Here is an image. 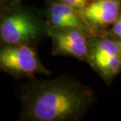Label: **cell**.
I'll list each match as a JSON object with an SVG mask.
<instances>
[{
  "label": "cell",
  "instance_id": "5b68a950",
  "mask_svg": "<svg viewBox=\"0 0 121 121\" xmlns=\"http://www.w3.org/2000/svg\"><path fill=\"white\" fill-rule=\"evenodd\" d=\"M51 39V52L54 56L74 57L86 62L89 39L92 35L78 28H61L47 30Z\"/></svg>",
  "mask_w": 121,
  "mask_h": 121
},
{
  "label": "cell",
  "instance_id": "30bf717a",
  "mask_svg": "<svg viewBox=\"0 0 121 121\" xmlns=\"http://www.w3.org/2000/svg\"><path fill=\"white\" fill-rule=\"evenodd\" d=\"M15 1H22V0H0V4H4L9 2H15Z\"/></svg>",
  "mask_w": 121,
  "mask_h": 121
},
{
  "label": "cell",
  "instance_id": "8fae6325",
  "mask_svg": "<svg viewBox=\"0 0 121 121\" xmlns=\"http://www.w3.org/2000/svg\"><path fill=\"white\" fill-rule=\"evenodd\" d=\"M117 40H118V43H119V45H120V51H121V39L117 38Z\"/></svg>",
  "mask_w": 121,
  "mask_h": 121
},
{
  "label": "cell",
  "instance_id": "277c9868",
  "mask_svg": "<svg viewBox=\"0 0 121 121\" xmlns=\"http://www.w3.org/2000/svg\"><path fill=\"white\" fill-rule=\"evenodd\" d=\"M36 47L26 44H1L0 69L16 79H32L36 75L50 76Z\"/></svg>",
  "mask_w": 121,
  "mask_h": 121
},
{
  "label": "cell",
  "instance_id": "6da1fadb",
  "mask_svg": "<svg viewBox=\"0 0 121 121\" xmlns=\"http://www.w3.org/2000/svg\"><path fill=\"white\" fill-rule=\"evenodd\" d=\"M18 97L22 121H76L95 101L90 86L69 75L54 79H28Z\"/></svg>",
  "mask_w": 121,
  "mask_h": 121
},
{
  "label": "cell",
  "instance_id": "7a4b0ae2",
  "mask_svg": "<svg viewBox=\"0 0 121 121\" xmlns=\"http://www.w3.org/2000/svg\"><path fill=\"white\" fill-rule=\"evenodd\" d=\"M1 44H26L36 47L48 36L44 11L22 1L0 4Z\"/></svg>",
  "mask_w": 121,
  "mask_h": 121
},
{
  "label": "cell",
  "instance_id": "7c38bea8",
  "mask_svg": "<svg viewBox=\"0 0 121 121\" xmlns=\"http://www.w3.org/2000/svg\"><path fill=\"white\" fill-rule=\"evenodd\" d=\"M120 2H121V0H120Z\"/></svg>",
  "mask_w": 121,
  "mask_h": 121
},
{
  "label": "cell",
  "instance_id": "3957f363",
  "mask_svg": "<svg viewBox=\"0 0 121 121\" xmlns=\"http://www.w3.org/2000/svg\"><path fill=\"white\" fill-rule=\"evenodd\" d=\"M86 63L107 85L111 84L121 72V51L117 38L108 31L91 35Z\"/></svg>",
  "mask_w": 121,
  "mask_h": 121
},
{
  "label": "cell",
  "instance_id": "8992f818",
  "mask_svg": "<svg viewBox=\"0 0 121 121\" xmlns=\"http://www.w3.org/2000/svg\"><path fill=\"white\" fill-rule=\"evenodd\" d=\"M44 11L47 30L61 28H81L91 35H94L83 14L72 7L55 0H45Z\"/></svg>",
  "mask_w": 121,
  "mask_h": 121
},
{
  "label": "cell",
  "instance_id": "ba28073f",
  "mask_svg": "<svg viewBox=\"0 0 121 121\" xmlns=\"http://www.w3.org/2000/svg\"><path fill=\"white\" fill-rule=\"evenodd\" d=\"M57 2H61L63 4H65L67 6H69L74 8L76 10L79 11L80 13L91 3L94 0H55Z\"/></svg>",
  "mask_w": 121,
  "mask_h": 121
},
{
  "label": "cell",
  "instance_id": "9c48e42d",
  "mask_svg": "<svg viewBox=\"0 0 121 121\" xmlns=\"http://www.w3.org/2000/svg\"><path fill=\"white\" fill-rule=\"evenodd\" d=\"M108 31L112 34V35L116 36L117 38L121 39V12H120L119 17L117 18V21H116L114 23V25L108 29Z\"/></svg>",
  "mask_w": 121,
  "mask_h": 121
},
{
  "label": "cell",
  "instance_id": "52a82bcc",
  "mask_svg": "<svg viewBox=\"0 0 121 121\" xmlns=\"http://www.w3.org/2000/svg\"><path fill=\"white\" fill-rule=\"evenodd\" d=\"M120 12V0H94L82 14L95 35L108 31L117 21Z\"/></svg>",
  "mask_w": 121,
  "mask_h": 121
}]
</instances>
